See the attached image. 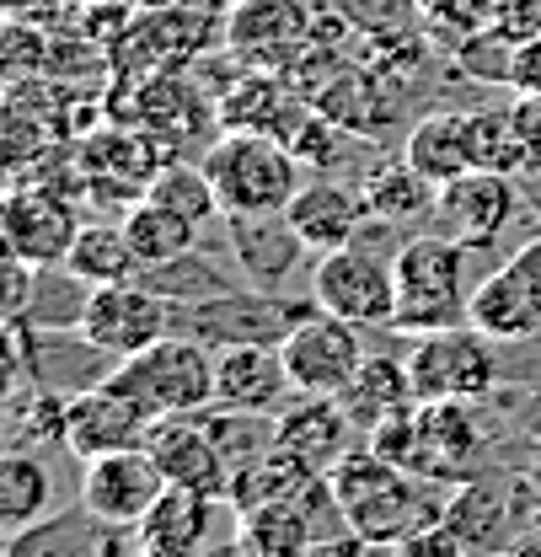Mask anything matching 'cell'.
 I'll return each instance as SVG.
<instances>
[{
	"label": "cell",
	"mask_w": 541,
	"mask_h": 557,
	"mask_svg": "<svg viewBox=\"0 0 541 557\" xmlns=\"http://www.w3.org/2000/svg\"><path fill=\"white\" fill-rule=\"evenodd\" d=\"M434 214L451 225L456 242H467V247H493V242L504 236V225L520 214L515 177H509V172L477 166V172H467V177H456V183L440 188Z\"/></svg>",
	"instance_id": "2e32d148"
},
{
	"label": "cell",
	"mask_w": 541,
	"mask_h": 557,
	"mask_svg": "<svg viewBox=\"0 0 541 557\" xmlns=\"http://www.w3.org/2000/svg\"><path fill=\"white\" fill-rule=\"evenodd\" d=\"M139 278H145L156 295H167L172 306H183V300H204V295H220V289H231L225 278L209 269V258H204L199 247H194V252H183V258H172V263L139 269Z\"/></svg>",
	"instance_id": "f35d334b"
},
{
	"label": "cell",
	"mask_w": 541,
	"mask_h": 557,
	"mask_svg": "<svg viewBox=\"0 0 541 557\" xmlns=\"http://www.w3.org/2000/svg\"><path fill=\"white\" fill-rule=\"evenodd\" d=\"M33 289H38V269H33L27 258L5 252V300H0L5 322H11V317H27V311H33Z\"/></svg>",
	"instance_id": "ab89813d"
},
{
	"label": "cell",
	"mask_w": 541,
	"mask_h": 557,
	"mask_svg": "<svg viewBox=\"0 0 541 557\" xmlns=\"http://www.w3.org/2000/svg\"><path fill=\"white\" fill-rule=\"evenodd\" d=\"M199 161L225 214H284L300 194V161L269 129H220Z\"/></svg>",
	"instance_id": "7a4b0ae2"
},
{
	"label": "cell",
	"mask_w": 541,
	"mask_h": 557,
	"mask_svg": "<svg viewBox=\"0 0 541 557\" xmlns=\"http://www.w3.org/2000/svg\"><path fill=\"white\" fill-rule=\"evenodd\" d=\"M311 478H322V472H317V467H306L295 450L273 445L269 456H258V461H247V467H236V472H231V487H225V509L247 515V509L279 504V498L300 493V487L311 483Z\"/></svg>",
	"instance_id": "4316f807"
},
{
	"label": "cell",
	"mask_w": 541,
	"mask_h": 557,
	"mask_svg": "<svg viewBox=\"0 0 541 557\" xmlns=\"http://www.w3.org/2000/svg\"><path fill=\"white\" fill-rule=\"evenodd\" d=\"M225 236H231V252H236L242 274L258 289H279L295 274V263L311 252L290 214H225Z\"/></svg>",
	"instance_id": "ffe728a7"
},
{
	"label": "cell",
	"mask_w": 541,
	"mask_h": 557,
	"mask_svg": "<svg viewBox=\"0 0 541 557\" xmlns=\"http://www.w3.org/2000/svg\"><path fill=\"white\" fill-rule=\"evenodd\" d=\"M214 375H220V354L199 338H188V333H167L150 348L113 364V381L150 418L204 413L214 403Z\"/></svg>",
	"instance_id": "277c9868"
},
{
	"label": "cell",
	"mask_w": 541,
	"mask_h": 557,
	"mask_svg": "<svg viewBox=\"0 0 541 557\" xmlns=\"http://www.w3.org/2000/svg\"><path fill=\"white\" fill-rule=\"evenodd\" d=\"M91 289H97V284L70 274L65 263L38 269V289H33L27 322H38V327H81V322H86V306H91Z\"/></svg>",
	"instance_id": "8d00e7d4"
},
{
	"label": "cell",
	"mask_w": 541,
	"mask_h": 557,
	"mask_svg": "<svg viewBox=\"0 0 541 557\" xmlns=\"http://www.w3.org/2000/svg\"><path fill=\"white\" fill-rule=\"evenodd\" d=\"M161 493H167V478H161V467H156V456L145 445L81 461V504L97 520H108V525L135 531Z\"/></svg>",
	"instance_id": "8fae6325"
},
{
	"label": "cell",
	"mask_w": 541,
	"mask_h": 557,
	"mask_svg": "<svg viewBox=\"0 0 541 557\" xmlns=\"http://www.w3.org/2000/svg\"><path fill=\"white\" fill-rule=\"evenodd\" d=\"M407 375H413L418 403H477L499 386V354L482 327L456 322V327H434L413 338Z\"/></svg>",
	"instance_id": "5b68a950"
},
{
	"label": "cell",
	"mask_w": 541,
	"mask_h": 557,
	"mask_svg": "<svg viewBox=\"0 0 541 557\" xmlns=\"http://www.w3.org/2000/svg\"><path fill=\"white\" fill-rule=\"evenodd\" d=\"M467 322L482 327L493 344H520V338H537L541 333V295L515 274L509 263L499 274H488L472 289V306H467Z\"/></svg>",
	"instance_id": "d4e9b609"
},
{
	"label": "cell",
	"mask_w": 541,
	"mask_h": 557,
	"mask_svg": "<svg viewBox=\"0 0 541 557\" xmlns=\"http://www.w3.org/2000/svg\"><path fill=\"white\" fill-rule=\"evenodd\" d=\"M354 418L339 397H317V392H295L284 408H279V445L295 450L306 467L317 472H333L343 456L354 450Z\"/></svg>",
	"instance_id": "d6986e66"
},
{
	"label": "cell",
	"mask_w": 541,
	"mask_h": 557,
	"mask_svg": "<svg viewBox=\"0 0 541 557\" xmlns=\"http://www.w3.org/2000/svg\"><path fill=\"white\" fill-rule=\"evenodd\" d=\"M295 317V300H279L273 289H220V295H204V300H183L172 306V333H188L209 344L214 354L236 344H279L284 327Z\"/></svg>",
	"instance_id": "ba28073f"
},
{
	"label": "cell",
	"mask_w": 541,
	"mask_h": 557,
	"mask_svg": "<svg viewBox=\"0 0 541 557\" xmlns=\"http://www.w3.org/2000/svg\"><path fill=\"white\" fill-rule=\"evenodd\" d=\"M75 156H81V172H86V194L102 199V205H124V209L135 205V199H145L156 166L167 161L156 135H145L139 124H130V129L124 124H108V129L86 135V145Z\"/></svg>",
	"instance_id": "4fadbf2b"
},
{
	"label": "cell",
	"mask_w": 541,
	"mask_h": 557,
	"mask_svg": "<svg viewBox=\"0 0 541 557\" xmlns=\"http://www.w3.org/2000/svg\"><path fill=\"white\" fill-rule=\"evenodd\" d=\"M467 5H493V0H467Z\"/></svg>",
	"instance_id": "ee69618b"
},
{
	"label": "cell",
	"mask_w": 541,
	"mask_h": 557,
	"mask_svg": "<svg viewBox=\"0 0 541 557\" xmlns=\"http://www.w3.org/2000/svg\"><path fill=\"white\" fill-rule=\"evenodd\" d=\"M509 113H515V129H520V145H526L531 166H541V91H526Z\"/></svg>",
	"instance_id": "60d3db41"
},
{
	"label": "cell",
	"mask_w": 541,
	"mask_h": 557,
	"mask_svg": "<svg viewBox=\"0 0 541 557\" xmlns=\"http://www.w3.org/2000/svg\"><path fill=\"white\" fill-rule=\"evenodd\" d=\"M306 33H311V16L300 0H231V16H225L231 54L263 70L295 65L306 54Z\"/></svg>",
	"instance_id": "5bb4252c"
},
{
	"label": "cell",
	"mask_w": 541,
	"mask_h": 557,
	"mask_svg": "<svg viewBox=\"0 0 541 557\" xmlns=\"http://www.w3.org/2000/svg\"><path fill=\"white\" fill-rule=\"evenodd\" d=\"M504 542H509L504 498L488 493V487L462 483L456 498L445 504V520L434 531H423L407 553H488V547H504Z\"/></svg>",
	"instance_id": "7402d4cb"
},
{
	"label": "cell",
	"mask_w": 541,
	"mask_h": 557,
	"mask_svg": "<svg viewBox=\"0 0 541 557\" xmlns=\"http://www.w3.org/2000/svg\"><path fill=\"white\" fill-rule=\"evenodd\" d=\"M467 242L456 236H413L397 247V333L418 338L434 327L467 322Z\"/></svg>",
	"instance_id": "3957f363"
},
{
	"label": "cell",
	"mask_w": 541,
	"mask_h": 557,
	"mask_svg": "<svg viewBox=\"0 0 541 557\" xmlns=\"http://www.w3.org/2000/svg\"><path fill=\"white\" fill-rule=\"evenodd\" d=\"M339 403L348 408L354 418V429L359 434H370L381 418L392 413V408H403V403H418L413 397V375H407V359H370L365 354V364H359V375L348 381L339 392Z\"/></svg>",
	"instance_id": "83f0119b"
},
{
	"label": "cell",
	"mask_w": 541,
	"mask_h": 557,
	"mask_svg": "<svg viewBox=\"0 0 541 557\" xmlns=\"http://www.w3.org/2000/svg\"><path fill=\"white\" fill-rule=\"evenodd\" d=\"M311 295L333 317L354 327H392L397 322V252H381L370 242H348L317 258Z\"/></svg>",
	"instance_id": "8992f818"
},
{
	"label": "cell",
	"mask_w": 541,
	"mask_h": 557,
	"mask_svg": "<svg viewBox=\"0 0 541 557\" xmlns=\"http://www.w3.org/2000/svg\"><path fill=\"white\" fill-rule=\"evenodd\" d=\"M467 124H472L477 166H488V172H526L531 166L520 129H515V113H488L482 108V113H467Z\"/></svg>",
	"instance_id": "74e56055"
},
{
	"label": "cell",
	"mask_w": 541,
	"mask_h": 557,
	"mask_svg": "<svg viewBox=\"0 0 541 557\" xmlns=\"http://www.w3.org/2000/svg\"><path fill=\"white\" fill-rule=\"evenodd\" d=\"M295 220V231L306 236L311 252H333L359 242V231L370 225V205L359 188H343V183H300V194L284 209Z\"/></svg>",
	"instance_id": "cb8c5ba5"
},
{
	"label": "cell",
	"mask_w": 541,
	"mask_h": 557,
	"mask_svg": "<svg viewBox=\"0 0 541 557\" xmlns=\"http://www.w3.org/2000/svg\"><path fill=\"white\" fill-rule=\"evenodd\" d=\"M328 483L339 493L348 525L365 536V547H403L407 553L423 531H434L445 520V504H451V498H440V483L386 461L370 440L343 456L328 472Z\"/></svg>",
	"instance_id": "6da1fadb"
},
{
	"label": "cell",
	"mask_w": 541,
	"mask_h": 557,
	"mask_svg": "<svg viewBox=\"0 0 541 557\" xmlns=\"http://www.w3.org/2000/svg\"><path fill=\"white\" fill-rule=\"evenodd\" d=\"M284 108H290V97H284L279 70H253V75H242V81H231L220 91L214 124L220 129H269L273 135V124L284 119Z\"/></svg>",
	"instance_id": "d6a6232c"
},
{
	"label": "cell",
	"mask_w": 541,
	"mask_h": 557,
	"mask_svg": "<svg viewBox=\"0 0 541 557\" xmlns=\"http://www.w3.org/2000/svg\"><path fill=\"white\" fill-rule=\"evenodd\" d=\"M359 194H365V205H370V220H418V214H434V199H440V188L423 177V172H413L403 161H392V166H370L365 172V183H359Z\"/></svg>",
	"instance_id": "1f68e13d"
},
{
	"label": "cell",
	"mask_w": 541,
	"mask_h": 557,
	"mask_svg": "<svg viewBox=\"0 0 541 557\" xmlns=\"http://www.w3.org/2000/svg\"><path fill=\"white\" fill-rule=\"evenodd\" d=\"M295 397L290 370L279 344H236L220 348V375H214V403L225 408H253V413H279Z\"/></svg>",
	"instance_id": "44dd1931"
},
{
	"label": "cell",
	"mask_w": 541,
	"mask_h": 557,
	"mask_svg": "<svg viewBox=\"0 0 541 557\" xmlns=\"http://www.w3.org/2000/svg\"><path fill=\"white\" fill-rule=\"evenodd\" d=\"M509 269H515V274H520L541 295V236H531V242H526V247L509 258Z\"/></svg>",
	"instance_id": "7bdbcfd3"
},
{
	"label": "cell",
	"mask_w": 541,
	"mask_h": 557,
	"mask_svg": "<svg viewBox=\"0 0 541 557\" xmlns=\"http://www.w3.org/2000/svg\"><path fill=\"white\" fill-rule=\"evenodd\" d=\"M150 429H156V418L145 413L113 375L97 381V386H86V392H75V397H65V450L75 461L150 445Z\"/></svg>",
	"instance_id": "30bf717a"
},
{
	"label": "cell",
	"mask_w": 541,
	"mask_h": 557,
	"mask_svg": "<svg viewBox=\"0 0 541 557\" xmlns=\"http://www.w3.org/2000/svg\"><path fill=\"white\" fill-rule=\"evenodd\" d=\"M279 354H284V370H290V386L295 392H317V397H339L343 386L359 375L365 364V344H359V327L333 317L328 306L300 300L284 338H279Z\"/></svg>",
	"instance_id": "52a82bcc"
},
{
	"label": "cell",
	"mask_w": 541,
	"mask_h": 557,
	"mask_svg": "<svg viewBox=\"0 0 541 557\" xmlns=\"http://www.w3.org/2000/svg\"><path fill=\"white\" fill-rule=\"evenodd\" d=\"M124 231H130V247H135L139 263L156 269V263H172V258L194 252L204 225H194V220L177 214V209L156 205V199H135V205L124 209Z\"/></svg>",
	"instance_id": "f546056e"
},
{
	"label": "cell",
	"mask_w": 541,
	"mask_h": 557,
	"mask_svg": "<svg viewBox=\"0 0 541 557\" xmlns=\"http://www.w3.org/2000/svg\"><path fill=\"white\" fill-rule=\"evenodd\" d=\"M86 338L102 344L113 359H130L139 348L172 333V300L156 295L145 278H124V284H97L91 306H86Z\"/></svg>",
	"instance_id": "7c38bea8"
},
{
	"label": "cell",
	"mask_w": 541,
	"mask_h": 557,
	"mask_svg": "<svg viewBox=\"0 0 541 557\" xmlns=\"http://www.w3.org/2000/svg\"><path fill=\"white\" fill-rule=\"evenodd\" d=\"M199 418H204V429H209V440L220 445V456L231 461V472L247 467V461H258V456H269L273 445H279V413H253V408L209 403Z\"/></svg>",
	"instance_id": "836d02e7"
},
{
	"label": "cell",
	"mask_w": 541,
	"mask_h": 557,
	"mask_svg": "<svg viewBox=\"0 0 541 557\" xmlns=\"http://www.w3.org/2000/svg\"><path fill=\"white\" fill-rule=\"evenodd\" d=\"M75 231H81L75 199H70L65 188H54V183H27V177H16L11 194L0 199V236H5V252L27 258L33 269L65 263Z\"/></svg>",
	"instance_id": "9c48e42d"
},
{
	"label": "cell",
	"mask_w": 541,
	"mask_h": 557,
	"mask_svg": "<svg viewBox=\"0 0 541 557\" xmlns=\"http://www.w3.org/2000/svg\"><path fill=\"white\" fill-rule=\"evenodd\" d=\"M145 199H156V205L188 214L194 225L214 220V214H225V209H220V194H214V183H209V172H204V161H183V156H172V161L156 166Z\"/></svg>",
	"instance_id": "d590c367"
},
{
	"label": "cell",
	"mask_w": 541,
	"mask_h": 557,
	"mask_svg": "<svg viewBox=\"0 0 541 557\" xmlns=\"http://www.w3.org/2000/svg\"><path fill=\"white\" fill-rule=\"evenodd\" d=\"M214 504L225 498H209V493H194V487H172L150 504V515L135 525V542L145 557H188L199 553L214 531Z\"/></svg>",
	"instance_id": "603a6c76"
},
{
	"label": "cell",
	"mask_w": 541,
	"mask_h": 557,
	"mask_svg": "<svg viewBox=\"0 0 541 557\" xmlns=\"http://www.w3.org/2000/svg\"><path fill=\"white\" fill-rule=\"evenodd\" d=\"M145 450L156 456L161 478L172 487H194V493H209V498H225V487H231V461H225L220 445L209 440V429H204L199 413L156 418Z\"/></svg>",
	"instance_id": "e0dca14e"
},
{
	"label": "cell",
	"mask_w": 541,
	"mask_h": 557,
	"mask_svg": "<svg viewBox=\"0 0 541 557\" xmlns=\"http://www.w3.org/2000/svg\"><path fill=\"white\" fill-rule=\"evenodd\" d=\"M49 467H44V456L38 450H5L0 456V531L11 536V531H27V525H38L44 520V509H49Z\"/></svg>",
	"instance_id": "4dcf8cb0"
},
{
	"label": "cell",
	"mask_w": 541,
	"mask_h": 557,
	"mask_svg": "<svg viewBox=\"0 0 541 557\" xmlns=\"http://www.w3.org/2000/svg\"><path fill=\"white\" fill-rule=\"evenodd\" d=\"M477 445H482V434L472 423V403H418L407 472H418L429 483H467Z\"/></svg>",
	"instance_id": "9a60e30c"
},
{
	"label": "cell",
	"mask_w": 541,
	"mask_h": 557,
	"mask_svg": "<svg viewBox=\"0 0 541 557\" xmlns=\"http://www.w3.org/2000/svg\"><path fill=\"white\" fill-rule=\"evenodd\" d=\"M509 81H515L520 91H541V38L520 44V49L509 54Z\"/></svg>",
	"instance_id": "b9f144b4"
},
{
	"label": "cell",
	"mask_w": 541,
	"mask_h": 557,
	"mask_svg": "<svg viewBox=\"0 0 541 557\" xmlns=\"http://www.w3.org/2000/svg\"><path fill=\"white\" fill-rule=\"evenodd\" d=\"M403 156H407V166L423 172L434 188H445V183H456V177L477 172L472 124H467V113H429V119H418V129L407 135Z\"/></svg>",
	"instance_id": "484cf974"
},
{
	"label": "cell",
	"mask_w": 541,
	"mask_h": 557,
	"mask_svg": "<svg viewBox=\"0 0 541 557\" xmlns=\"http://www.w3.org/2000/svg\"><path fill=\"white\" fill-rule=\"evenodd\" d=\"M273 135L290 145V156L300 161V166H311V172H328L333 161H339L343 150V124L333 119V113H322L317 102H290L284 108V119L273 124Z\"/></svg>",
	"instance_id": "e575fe53"
},
{
	"label": "cell",
	"mask_w": 541,
	"mask_h": 557,
	"mask_svg": "<svg viewBox=\"0 0 541 557\" xmlns=\"http://www.w3.org/2000/svg\"><path fill=\"white\" fill-rule=\"evenodd\" d=\"M65 269L81 274L86 284H124V278H139L145 263L135 258V247H130L124 220L119 225L91 220V225L75 231V242H70V252H65Z\"/></svg>",
	"instance_id": "f1b7e54d"
},
{
	"label": "cell",
	"mask_w": 541,
	"mask_h": 557,
	"mask_svg": "<svg viewBox=\"0 0 541 557\" xmlns=\"http://www.w3.org/2000/svg\"><path fill=\"white\" fill-rule=\"evenodd\" d=\"M102 553H139L135 531L97 520L86 504L65 515H44L27 531L0 536V557H102Z\"/></svg>",
	"instance_id": "ac0fdd59"
}]
</instances>
